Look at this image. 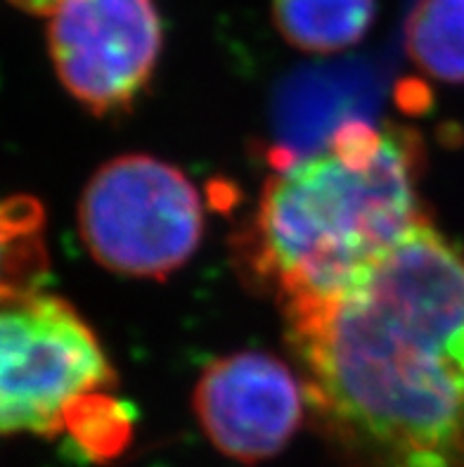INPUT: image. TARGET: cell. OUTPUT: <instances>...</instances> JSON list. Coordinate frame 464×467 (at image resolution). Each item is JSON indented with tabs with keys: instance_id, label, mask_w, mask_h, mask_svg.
I'll use <instances>...</instances> for the list:
<instances>
[{
	"instance_id": "6da1fadb",
	"label": "cell",
	"mask_w": 464,
	"mask_h": 467,
	"mask_svg": "<svg viewBox=\"0 0 464 467\" xmlns=\"http://www.w3.org/2000/svg\"><path fill=\"white\" fill-rule=\"evenodd\" d=\"M284 323L306 406L348 467H464V249L429 216Z\"/></svg>"
},
{
	"instance_id": "7a4b0ae2",
	"label": "cell",
	"mask_w": 464,
	"mask_h": 467,
	"mask_svg": "<svg viewBox=\"0 0 464 467\" xmlns=\"http://www.w3.org/2000/svg\"><path fill=\"white\" fill-rule=\"evenodd\" d=\"M422 169L412 129L346 121L265 181L237 237L240 264L284 318L329 304L427 219Z\"/></svg>"
},
{
	"instance_id": "3957f363",
	"label": "cell",
	"mask_w": 464,
	"mask_h": 467,
	"mask_svg": "<svg viewBox=\"0 0 464 467\" xmlns=\"http://www.w3.org/2000/svg\"><path fill=\"white\" fill-rule=\"evenodd\" d=\"M117 382L95 332L47 292L0 304V434H65L71 415Z\"/></svg>"
},
{
	"instance_id": "277c9868",
	"label": "cell",
	"mask_w": 464,
	"mask_h": 467,
	"mask_svg": "<svg viewBox=\"0 0 464 467\" xmlns=\"http://www.w3.org/2000/svg\"><path fill=\"white\" fill-rule=\"evenodd\" d=\"M78 231L100 266L130 278H166L200 247L204 207L180 169L150 154H124L86 185Z\"/></svg>"
},
{
	"instance_id": "5b68a950",
	"label": "cell",
	"mask_w": 464,
	"mask_h": 467,
	"mask_svg": "<svg viewBox=\"0 0 464 467\" xmlns=\"http://www.w3.org/2000/svg\"><path fill=\"white\" fill-rule=\"evenodd\" d=\"M161 46L164 24L154 0H67L47 26L59 81L98 117L136 105Z\"/></svg>"
},
{
	"instance_id": "8992f818",
	"label": "cell",
	"mask_w": 464,
	"mask_h": 467,
	"mask_svg": "<svg viewBox=\"0 0 464 467\" xmlns=\"http://www.w3.org/2000/svg\"><path fill=\"white\" fill-rule=\"evenodd\" d=\"M304 410L299 375L261 351L216 358L194 389V413L209 441L247 465L277 456L301 427Z\"/></svg>"
},
{
	"instance_id": "52a82bcc",
	"label": "cell",
	"mask_w": 464,
	"mask_h": 467,
	"mask_svg": "<svg viewBox=\"0 0 464 467\" xmlns=\"http://www.w3.org/2000/svg\"><path fill=\"white\" fill-rule=\"evenodd\" d=\"M376 0H273L277 34L301 53L348 50L372 29Z\"/></svg>"
},
{
	"instance_id": "ba28073f",
	"label": "cell",
	"mask_w": 464,
	"mask_h": 467,
	"mask_svg": "<svg viewBox=\"0 0 464 467\" xmlns=\"http://www.w3.org/2000/svg\"><path fill=\"white\" fill-rule=\"evenodd\" d=\"M46 216L31 197L0 200V304L41 292L47 273Z\"/></svg>"
},
{
	"instance_id": "9c48e42d",
	"label": "cell",
	"mask_w": 464,
	"mask_h": 467,
	"mask_svg": "<svg viewBox=\"0 0 464 467\" xmlns=\"http://www.w3.org/2000/svg\"><path fill=\"white\" fill-rule=\"evenodd\" d=\"M406 50L427 77L464 83V0H419L406 24Z\"/></svg>"
},
{
	"instance_id": "30bf717a",
	"label": "cell",
	"mask_w": 464,
	"mask_h": 467,
	"mask_svg": "<svg viewBox=\"0 0 464 467\" xmlns=\"http://www.w3.org/2000/svg\"><path fill=\"white\" fill-rule=\"evenodd\" d=\"M10 3L31 15H55L67 0H10Z\"/></svg>"
}]
</instances>
